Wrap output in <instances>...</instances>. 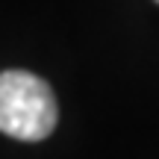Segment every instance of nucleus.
<instances>
[{
	"label": "nucleus",
	"instance_id": "obj_1",
	"mask_svg": "<svg viewBox=\"0 0 159 159\" xmlns=\"http://www.w3.org/2000/svg\"><path fill=\"white\" fill-rule=\"evenodd\" d=\"M59 121V103L50 83L39 74L0 71V133L18 142H41Z\"/></svg>",
	"mask_w": 159,
	"mask_h": 159
},
{
	"label": "nucleus",
	"instance_id": "obj_2",
	"mask_svg": "<svg viewBox=\"0 0 159 159\" xmlns=\"http://www.w3.org/2000/svg\"><path fill=\"white\" fill-rule=\"evenodd\" d=\"M156 3H159V0H156Z\"/></svg>",
	"mask_w": 159,
	"mask_h": 159
}]
</instances>
